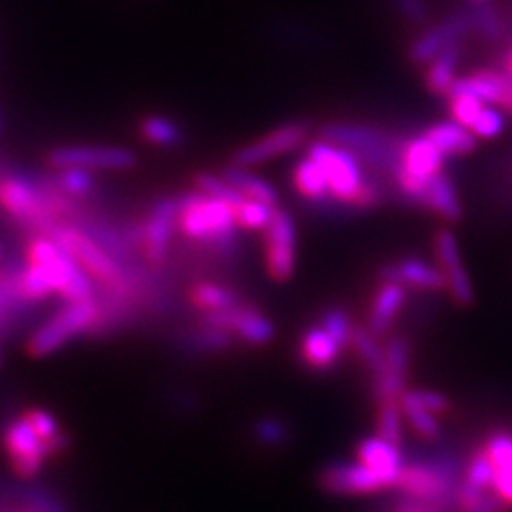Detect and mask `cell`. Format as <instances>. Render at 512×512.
<instances>
[{
  "label": "cell",
  "instance_id": "d4e9b609",
  "mask_svg": "<svg viewBox=\"0 0 512 512\" xmlns=\"http://www.w3.org/2000/svg\"><path fill=\"white\" fill-rule=\"evenodd\" d=\"M293 186L306 203H314L329 197V184L323 169L316 163L314 158L306 156L295 165L293 169Z\"/></svg>",
  "mask_w": 512,
  "mask_h": 512
},
{
  "label": "cell",
  "instance_id": "9c48e42d",
  "mask_svg": "<svg viewBox=\"0 0 512 512\" xmlns=\"http://www.w3.org/2000/svg\"><path fill=\"white\" fill-rule=\"evenodd\" d=\"M297 227L286 207H276L274 218L265 229V269L271 280L286 282L295 271Z\"/></svg>",
  "mask_w": 512,
  "mask_h": 512
},
{
  "label": "cell",
  "instance_id": "60d3db41",
  "mask_svg": "<svg viewBox=\"0 0 512 512\" xmlns=\"http://www.w3.org/2000/svg\"><path fill=\"white\" fill-rule=\"evenodd\" d=\"M393 5L410 26H423L429 18L427 0H393Z\"/></svg>",
  "mask_w": 512,
  "mask_h": 512
},
{
  "label": "cell",
  "instance_id": "83f0119b",
  "mask_svg": "<svg viewBox=\"0 0 512 512\" xmlns=\"http://www.w3.org/2000/svg\"><path fill=\"white\" fill-rule=\"evenodd\" d=\"M50 178L54 182V186L75 201L90 197L92 192L96 190V178L94 171L82 169V167H64V169H54V173H50Z\"/></svg>",
  "mask_w": 512,
  "mask_h": 512
},
{
  "label": "cell",
  "instance_id": "e0dca14e",
  "mask_svg": "<svg viewBox=\"0 0 512 512\" xmlns=\"http://www.w3.org/2000/svg\"><path fill=\"white\" fill-rule=\"evenodd\" d=\"M406 286L395 280H382V286L376 291L372 301L370 316H367V329H370L376 338H384L393 329L395 318L404 310L406 303Z\"/></svg>",
  "mask_w": 512,
  "mask_h": 512
},
{
  "label": "cell",
  "instance_id": "9a60e30c",
  "mask_svg": "<svg viewBox=\"0 0 512 512\" xmlns=\"http://www.w3.org/2000/svg\"><path fill=\"white\" fill-rule=\"evenodd\" d=\"M382 280H395L404 284L406 288H419V291H444L446 288V276L444 271L436 265H429L427 261L416 259V256H406L395 263H389L380 267Z\"/></svg>",
  "mask_w": 512,
  "mask_h": 512
},
{
  "label": "cell",
  "instance_id": "8fae6325",
  "mask_svg": "<svg viewBox=\"0 0 512 512\" xmlns=\"http://www.w3.org/2000/svg\"><path fill=\"white\" fill-rule=\"evenodd\" d=\"M24 259H5L0 265V342H5L15 333L30 312L37 308L24 297L20 286V271Z\"/></svg>",
  "mask_w": 512,
  "mask_h": 512
},
{
  "label": "cell",
  "instance_id": "b9f144b4",
  "mask_svg": "<svg viewBox=\"0 0 512 512\" xmlns=\"http://www.w3.org/2000/svg\"><path fill=\"white\" fill-rule=\"evenodd\" d=\"M500 69L508 75V77H512V43L508 45V50L502 54V58H500Z\"/></svg>",
  "mask_w": 512,
  "mask_h": 512
},
{
  "label": "cell",
  "instance_id": "7bdbcfd3",
  "mask_svg": "<svg viewBox=\"0 0 512 512\" xmlns=\"http://www.w3.org/2000/svg\"><path fill=\"white\" fill-rule=\"evenodd\" d=\"M7 259V254H5V246L0 244V265H3V261Z\"/></svg>",
  "mask_w": 512,
  "mask_h": 512
},
{
  "label": "cell",
  "instance_id": "f546056e",
  "mask_svg": "<svg viewBox=\"0 0 512 512\" xmlns=\"http://www.w3.org/2000/svg\"><path fill=\"white\" fill-rule=\"evenodd\" d=\"M483 453L493 463L495 474L512 472V431L510 429H495L483 442Z\"/></svg>",
  "mask_w": 512,
  "mask_h": 512
},
{
  "label": "cell",
  "instance_id": "4dcf8cb0",
  "mask_svg": "<svg viewBox=\"0 0 512 512\" xmlns=\"http://www.w3.org/2000/svg\"><path fill=\"white\" fill-rule=\"evenodd\" d=\"M192 184H195V190L203 192V195L212 197V199H220V201H227L231 203L233 207H237L239 203H242L246 197L242 195V192H237L229 180L224 178L222 173H210V171H203V173H197L195 180H192Z\"/></svg>",
  "mask_w": 512,
  "mask_h": 512
},
{
  "label": "cell",
  "instance_id": "7a4b0ae2",
  "mask_svg": "<svg viewBox=\"0 0 512 512\" xmlns=\"http://www.w3.org/2000/svg\"><path fill=\"white\" fill-rule=\"evenodd\" d=\"M320 139L335 146H342L355 154L367 171L393 184L395 173L402 167V154L406 139L404 135L361 122H327L320 126Z\"/></svg>",
  "mask_w": 512,
  "mask_h": 512
},
{
  "label": "cell",
  "instance_id": "cb8c5ba5",
  "mask_svg": "<svg viewBox=\"0 0 512 512\" xmlns=\"http://www.w3.org/2000/svg\"><path fill=\"white\" fill-rule=\"evenodd\" d=\"M222 175L229 180V184L237 192H242L244 197L263 201L269 205H278V190L274 188V184L261 178V175H256L254 171H250V167H239L231 163L222 171Z\"/></svg>",
  "mask_w": 512,
  "mask_h": 512
},
{
  "label": "cell",
  "instance_id": "74e56055",
  "mask_svg": "<svg viewBox=\"0 0 512 512\" xmlns=\"http://www.w3.org/2000/svg\"><path fill=\"white\" fill-rule=\"evenodd\" d=\"M506 126V120H504V114L498 109V107H489L485 105L483 109H480V114L476 116V120L472 122L470 131L476 135V137H483V139H493L498 137Z\"/></svg>",
  "mask_w": 512,
  "mask_h": 512
},
{
  "label": "cell",
  "instance_id": "e575fe53",
  "mask_svg": "<svg viewBox=\"0 0 512 512\" xmlns=\"http://www.w3.org/2000/svg\"><path fill=\"white\" fill-rule=\"evenodd\" d=\"M318 323L323 325L342 348L352 346V333H355V325L348 318V314L342 308H327L323 314H320Z\"/></svg>",
  "mask_w": 512,
  "mask_h": 512
},
{
  "label": "cell",
  "instance_id": "ee69618b",
  "mask_svg": "<svg viewBox=\"0 0 512 512\" xmlns=\"http://www.w3.org/2000/svg\"><path fill=\"white\" fill-rule=\"evenodd\" d=\"M468 3H483V0H468Z\"/></svg>",
  "mask_w": 512,
  "mask_h": 512
},
{
  "label": "cell",
  "instance_id": "30bf717a",
  "mask_svg": "<svg viewBox=\"0 0 512 512\" xmlns=\"http://www.w3.org/2000/svg\"><path fill=\"white\" fill-rule=\"evenodd\" d=\"M468 35H474L472 28V15L470 9H461L453 13L425 32H421L410 45H408V60L416 67H427L438 54H442L448 47L461 43Z\"/></svg>",
  "mask_w": 512,
  "mask_h": 512
},
{
  "label": "cell",
  "instance_id": "ba28073f",
  "mask_svg": "<svg viewBox=\"0 0 512 512\" xmlns=\"http://www.w3.org/2000/svg\"><path fill=\"white\" fill-rule=\"evenodd\" d=\"M310 137V124L306 120H295V122H286L274 131H269L261 139L250 141L246 146L235 150L233 154V165L239 167H259L269 163V160L280 158L288 152H293L301 148L303 143Z\"/></svg>",
  "mask_w": 512,
  "mask_h": 512
},
{
  "label": "cell",
  "instance_id": "f1b7e54d",
  "mask_svg": "<svg viewBox=\"0 0 512 512\" xmlns=\"http://www.w3.org/2000/svg\"><path fill=\"white\" fill-rule=\"evenodd\" d=\"M15 498L32 512H71L56 493L41 485H22L15 489Z\"/></svg>",
  "mask_w": 512,
  "mask_h": 512
},
{
  "label": "cell",
  "instance_id": "1f68e13d",
  "mask_svg": "<svg viewBox=\"0 0 512 512\" xmlns=\"http://www.w3.org/2000/svg\"><path fill=\"white\" fill-rule=\"evenodd\" d=\"M276 207L278 205H269V203L246 197L242 203L235 207L239 227L246 229V231H265L269 227L271 218H274Z\"/></svg>",
  "mask_w": 512,
  "mask_h": 512
},
{
  "label": "cell",
  "instance_id": "7402d4cb",
  "mask_svg": "<svg viewBox=\"0 0 512 512\" xmlns=\"http://www.w3.org/2000/svg\"><path fill=\"white\" fill-rule=\"evenodd\" d=\"M427 210L438 214L446 222H459L463 218V205L457 188L444 171L427 182Z\"/></svg>",
  "mask_w": 512,
  "mask_h": 512
},
{
  "label": "cell",
  "instance_id": "d6a6232c",
  "mask_svg": "<svg viewBox=\"0 0 512 512\" xmlns=\"http://www.w3.org/2000/svg\"><path fill=\"white\" fill-rule=\"evenodd\" d=\"M352 348L357 350L359 359L365 363V367H370L372 374H378L380 367L384 363V348L378 344L376 335L367 329V327H355V333H352Z\"/></svg>",
  "mask_w": 512,
  "mask_h": 512
},
{
  "label": "cell",
  "instance_id": "5bb4252c",
  "mask_svg": "<svg viewBox=\"0 0 512 512\" xmlns=\"http://www.w3.org/2000/svg\"><path fill=\"white\" fill-rule=\"evenodd\" d=\"M320 487L335 495H363L391 489L378 472L363 463H329L318 476Z\"/></svg>",
  "mask_w": 512,
  "mask_h": 512
},
{
  "label": "cell",
  "instance_id": "d590c367",
  "mask_svg": "<svg viewBox=\"0 0 512 512\" xmlns=\"http://www.w3.org/2000/svg\"><path fill=\"white\" fill-rule=\"evenodd\" d=\"M254 440L263 446H282L291 438V429L278 416H263L252 427Z\"/></svg>",
  "mask_w": 512,
  "mask_h": 512
},
{
  "label": "cell",
  "instance_id": "8992f818",
  "mask_svg": "<svg viewBox=\"0 0 512 512\" xmlns=\"http://www.w3.org/2000/svg\"><path fill=\"white\" fill-rule=\"evenodd\" d=\"M52 169L82 167L88 171H128L137 167V154L122 146H99V143H71L58 146L47 154Z\"/></svg>",
  "mask_w": 512,
  "mask_h": 512
},
{
  "label": "cell",
  "instance_id": "f35d334b",
  "mask_svg": "<svg viewBox=\"0 0 512 512\" xmlns=\"http://www.w3.org/2000/svg\"><path fill=\"white\" fill-rule=\"evenodd\" d=\"M399 404L421 408V410L434 412V414H444L448 410V402L444 395H440L436 391H423V389L404 391V395L399 397Z\"/></svg>",
  "mask_w": 512,
  "mask_h": 512
},
{
  "label": "cell",
  "instance_id": "bcb514c9",
  "mask_svg": "<svg viewBox=\"0 0 512 512\" xmlns=\"http://www.w3.org/2000/svg\"><path fill=\"white\" fill-rule=\"evenodd\" d=\"M26 512H32V510H26Z\"/></svg>",
  "mask_w": 512,
  "mask_h": 512
},
{
  "label": "cell",
  "instance_id": "3957f363",
  "mask_svg": "<svg viewBox=\"0 0 512 512\" xmlns=\"http://www.w3.org/2000/svg\"><path fill=\"white\" fill-rule=\"evenodd\" d=\"M24 259L39 271L62 301H86L99 293L88 271L52 237L32 235L24 248Z\"/></svg>",
  "mask_w": 512,
  "mask_h": 512
},
{
  "label": "cell",
  "instance_id": "4fadbf2b",
  "mask_svg": "<svg viewBox=\"0 0 512 512\" xmlns=\"http://www.w3.org/2000/svg\"><path fill=\"white\" fill-rule=\"evenodd\" d=\"M434 250L438 267L446 276V288L457 306H472L474 303V288L468 276V269L463 267L457 237L451 229H440L434 237Z\"/></svg>",
  "mask_w": 512,
  "mask_h": 512
},
{
  "label": "cell",
  "instance_id": "ffe728a7",
  "mask_svg": "<svg viewBox=\"0 0 512 512\" xmlns=\"http://www.w3.org/2000/svg\"><path fill=\"white\" fill-rule=\"evenodd\" d=\"M444 156H468L478 148V137L463 124L438 122L423 133Z\"/></svg>",
  "mask_w": 512,
  "mask_h": 512
},
{
  "label": "cell",
  "instance_id": "6da1fadb",
  "mask_svg": "<svg viewBox=\"0 0 512 512\" xmlns=\"http://www.w3.org/2000/svg\"><path fill=\"white\" fill-rule=\"evenodd\" d=\"M178 231L188 242L201 246L216 259L229 261L239 254V227L235 207L227 201L212 199L199 190L180 195Z\"/></svg>",
  "mask_w": 512,
  "mask_h": 512
},
{
  "label": "cell",
  "instance_id": "8d00e7d4",
  "mask_svg": "<svg viewBox=\"0 0 512 512\" xmlns=\"http://www.w3.org/2000/svg\"><path fill=\"white\" fill-rule=\"evenodd\" d=\"M402 414L408 419L410 427L414 429V434H419L423 440H438L440 438L442 429H440V423H438L434 412L412 408V406H402Z\"/></svg>",
  "mask_w": 512,
  "mask_h": 512
},
{
  "label": "cell",
  "instance_id": "836d02e7",
  "mask_svg": "<svg viewBox=\"0 0 512 512\" xmlns=\"http://www.w3.org/2000/svg\"><path fill=\"white\" fill-rule=\"evenodd\" d=\"M378 408V436L395 446H402V406L399 402H382Z\"/></svg>",
  "mask_w": 512,
  "mask_h": 512
},
{
  "label": "cell",
  "instance_id": "4316f807",
  "mask_svg": "<svg viewBox=\"0 0 512 512\" xmlns=\"http://www.w3.org/2000/svg\"><path fill=\"white\" fill-rule=\"evenodd\" d=\"M470 15H472V28L474 35L487 43H498L506 35V24L500 11L491 5V0H483V3H470Z\"/></svg>",
  "mask_w": 512,
  "mask_h": 512
},
{
  "label": "cell",
  "instance_id": "484cf974",
  "mask_svg": "<svg viewBox=\"0 0 512 512\" xmlns=\"http://www.w3.org/2000/svg\"><path fill=\"white\" fill-rule=\"evenodd\" d=\"M139 133L148 143L158 148H175L184 141V128L180 122L160 114H150L143 118L139 124Z\"/></svg>",
  "mask_w": 512,
  "mask_h": 512
},
{
  "label": "cell",
  "instance_id": "603a6c76",
  "mask_svg": "<svg viewBox=\"0 0 512 512\" xmlns=\"http://www.w3.org/2000/svg\"><path fill=\"white\" fill-rule=\"evenodd\" d=\"M463 58V45L457 43L448 47L442 54H438L434 60L427 64L425 71V86L429 92L434 94H446L448 88L457 79V69Z\"/></svg>",
  "mask_w": 512,
  "mask_h": 512
},
{
  "label": "cell",
  "instance_id": "ab89813d",
  "mask_svg": "<svg viewBox=\"0 0 512 512\" xmlns=\"http://www.w3.org/2000/svg\"><path fill=\"white\" fill-rule=\"evenodd\" d=\"M510 508L512 506L502 498L498 491L489 489L485 493H480L474 502L461 506L459 512H510Z\"/></svg>",
  "mask_w": 512,
  "mask_h": 512
},
{
  "label": "cell",
  "instance_id": "44dd1931",
  "mask_svg": "<svg viewBox=\"0 0 512 512\" xmlns=\"http://www.w3.org/2000/svg\"><path fill=\"white\" fill-rule=\"evenodd\" d=\"M188 301H190V306L199 310L201 314H210V312L233 308V306H237V303H242L246 299L242 297V293L235 291L233 286L203 280V282H197L190 286Z\"/></svg>",
  "mask_w": 512,
  "mask_h": 512
},
{
  "label": "cell",
  "instance_id": "277c9868",
  "mask_svg": "<svg viewBox=\"0 0 512 512\" xmlns=\"http://www.w3.org/2000/svg\"><path fill=\"white\" fill-rule=\"evenodd\" d=\"M101 316L99 293L86 301H64V306L45 320L41 327L30 333L26 342V352L32 359H43L60 350L64 344L79 338V335H92L96 320Z\"/></svg>",
  "mask_w": 512,
  "mask_h": 512
},
{
  "label": "cell",
  "instance_id": "7c38bea8",
  "mask_svg": "<svg viewBox=\"0 0 512 512\" xmlns=\"http://www.w3.org/2000/svg\"><path fill=\"white\" fill-rule=\"evenodd\" d=\"M410 367V342L406 335H393L384 346V363L380 372L374 374V395L378 404L399 402L404 395L406 378Z\"/></svg>",
  "mask_w": 512,
  "mask_h": 512
},
{
  "label": "cell",
  "instance_id": "f6af8a7d",
  "mask_svg": "<svg viewBox=\"0 0 512 512\" xmlns=\"http://www.w3.org/2000/svg\"><path fill=\"white\" fill-rule=\"evenodd\" d=\"M0 363H3V357H0Z\"/></svg>",
  "mask_w": 512,
  "mask_h": 512
},
{
  "label": "cell",
  "instance_id": "2e32d148",
  "mask_svg": "<svg viewBox=\"0 0 512 512\" xmlns=\"http://www.w3.org/2000/svg\"><path fill=\"white\" fill-rule=\"evenodd\" d=\"M299 359L312 372H327L338 363L344 350L323 325H312L299 338Z\"/></svg>",
  "mask_w": 512,
  "mask_h": 512
},
{
  "label": "cell",
  "instance_id": "52a82bcc",
  "mask_svg": "<svg viewBox=\"0 0 512 512\" xmlns=\"http://www.w3.org/2000/svg\"><path fill=\"white\" fill-rule=\"evenodd\" d=\"M180 195L156 199L141 222V252L152 267H163L171 254L173 233L178 231Z\"/></svg>",
  "mask_w": 512,
  "mask_h": 512
},
{
  "label": "cell",
  "instance_id": "ac0fdd59",
  "mask_svg": "<svg viewBox=\"0 0 512 512\" xmlns=\"http://www.w3.org/2000/svg\"><path fill=\"white\" fill-rule=\"evenodd\" d=\"M357 457L363 466L378 472L384 480H387V485L395 489L399 472L404 468V457L399 453V446L387 442L380 436L365 438L357 446Z\"/></svg>",
  "mask_w": 512,
  "mask_h": 512
},
{
  "label": "cell",
  "instance_id": "d6986e66",
  "mask_svg": "<svg viewBox=\"0 0 512 512\" xmlns=\"http://www.w3.org/2000/svg\"><path fill=\"white\" fill-rule=\"evenodd\" d=\"M235 344H237V338L233 333L224 331L220 327L205 325L201 320L178 338V346L186 352V355H197V357L222 355V352L231 350Z\"/></svg>",
  "mask_w": 512,
  "mask_h": 512
},
{
  "label": "cell",
  "instance_id": "5b68a950",
  "mask_svg": "<svg viewBox=\"0 0 512 512\" xmlns=\"http://www.w3.org/2000/svg\"><path fill=\"white\" fill-rule=\"evenodd\" d=\"M0 442L9 459V466L18 478H37L50 459L47 444L41 440L35 429L28 425L24 416H13L0 427Z\"/></svg>",
  "mask_w": 512,
  "mask_h": 512
}]
</instances>
